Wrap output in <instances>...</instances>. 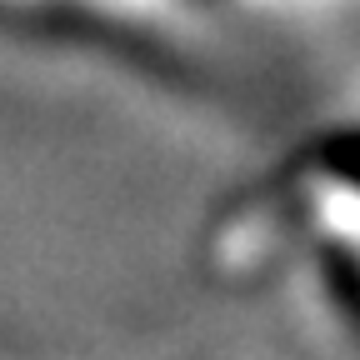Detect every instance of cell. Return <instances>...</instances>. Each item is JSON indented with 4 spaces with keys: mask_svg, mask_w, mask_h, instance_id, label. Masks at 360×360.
Listing matches in <instances>:
<instances>
[{
    "mask_svg": "<svg viewBox=\"0 0 360 360\" xmlns=\"http://www.w3.org/2000/svg\"><path fill=\"white\" fill-rule=\"evenodd\" d=\"M295 210L310 225L315 245H326L330 260L360 285V165H315L295 186Z\"/></svg>",
    "mask_w": 360,
    "mask_h": 360,
    "instance_id": "cell-1",
    "label": "cell"
}]
</instances>
